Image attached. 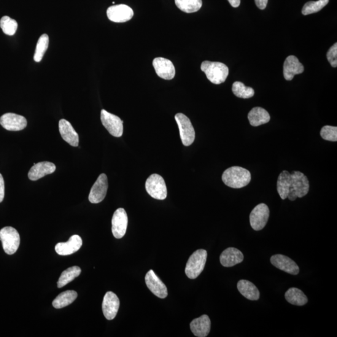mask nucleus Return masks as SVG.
I'll list each match as a JSON object with an SVG mask.
<instances>
[{
	"mask_svg": "<svg viewBox=\"0 0 337 337\" xmlns=\"http://www.w3.org/2000/svg\"><path fill=\"white\" fill-rule=\"evenodd\" d=\"M222 179L223 183L229 187L240 189L249 184L251 180V174L246 169L234 166L223 172Z\"/></svg>",
	"mask_w": 337,
	"mask_h": 337,
	"instance_id": "1",
	"label": "nucleus"
},
{
	"mask_svg": "<svg viewBox=\"0 0 337 337\" xmlns=\"http://www.w3.org/2000/svg\"><path fill=\"white\" fill-rule=\"evenodd\" d=\"M82 269L78 266L71 267L62 272L57 283L58 287L61 288L65 286L74 279L80 276Z\"/></svg>",
	"mask_w": 337,
	"mask_h": 337,
	"instance_id": "29",
	"label": "nucleus"
},
{
	"mask_svg": "<svg viewBox=\"0 0 337 337\" xmlns=\"http://www.w3.org/2000/svg\"><path fill=\"white\" fill-rule=\"evenodd\" d=\"M128 223V215L125 210L118 209L113 214L112 219V233L115 238L121 239L125 236Z\"/></svg>",
	"mask_w": 337,
	"mask_h": 337,
	"instance_id": "11",
	"label": "nucleus"
},
{
	"mask_svg": "<svg viewBox=\"0 0 337 337\" xmlns=\"http://www.w3.org/2000/svg\"><path fill=\"white\" fill-rule=\"evenodd\" d=\"M320 136L323 139L331 142L337 141V128L335 126H325L320 131Z\"/></svg>",
	"mask_w": 337,
	"mask_h": 337,
	"instance_id": "35",
	"label": "nucleus"
},
{
	"mask_svg": "<svg viewBox=\"0 0 337 337\" xmlns=\"http://www.w3.org/2000/svg\"><path fill=\"white\" fill-rule=\"evenodd\" d=\"M5 197V181L2 174H0V203L4 201Z\"/></svg>",
	"mask_w": 337,
	"mask_h": 337,
	"instance_id": "37",
	"label": "nucleus"
},
{
	"mask_svg": "<svg viewBox=\"0 0 337 337\" xmlns=\"http://www.w3.org/2000/svg\"><path fill=\"white\" fill-rule=\"evenodd\" d=\"M101 120L102 124L112 136L120 137L123 134V121L120 118L102 109Z\"/></svg>",
	"mask_w": 337,
	"mask_h": 337,
	"instance_id": "8",
	"label": "nucleus"
},
{
	"mask_svg": "<svg viewBox=\"0 0 337 337\" xmlns=\"http://www.w3.org/2000/svg\"><path fill=\"white\" fill-rule=\"evenodd\" d=\"M291 185L287 198L293 201L297 198L306 196L310 189L308 178L301 172L294 171L291 174Z\"/></svg>",
	"mask_w": 337,
	"mask_h": 337,
	"instance_id": "3",
	"label": "nucleus"
},
{
	"mask_svg": "<svg viewBox=\"0 0 337 337\" xmlns=\"http://www.w3.org/2000/svg\"><path fill=\"white\" fill-rule=\"evenodd\" d=\"M82 239L78 235L70 237L67 242H59L56 245L55 250L59 255H69L77 252L82 247Z\"/></svg>",
	"mask_w": 337,
	"mask_h": 337,
	"instance_id": "18",
	"label": "nucleus"
},
{
	"mask_svg": "<svg viewBox=\"0 0 337 337\" xmlns=\"http://www.w3.org/2000/svg\"><path fill=\"white\" fill-rule=\"evenodd\" d=\"M120 302L118 296L113 292H107L104 295L102 308L107 320L115 319L120 308Z\"/></svg>",
	"mask_w": 337,
	"mask_h": 337,
	"instance_id": "16",
	"label": "nucleus"
},
{
	"mask_svg": "<svg viewBox=\"0 0 337 337\" xmlns=\"http://www.w3.org/2000/svg\"><path fill=\"white\" fill-rule=\"evenodd\" d=\"M255 2L258 9L264 10L268 5V0H255Z\"/></svg>",
	"mask_w": 337,
	"mask_h": 337,
	"instance_id": "38",
	"label": "nucleus"
},
{
	"mask_svg": "<svg viewBox=\"0 0 337 337\" xmlns=\"http://www.w3.org/2000/svg\"><path fill=\"white\" fill-rule=\"evenodd\" d=\"M270 215V211L265 204H260L255 207L250 214V223L255 231H260L265 228L268 223Z\"/></svg>",
	"mask_w": 337,
	"mask_h": 337,
	"instance_id": "9",
	"label": "nucleus"
},
{
	"mask_svg": "<svg viewBox=\"0 0 337 337\" xmlns=\"http://www.w3.org/2000/svg\"><path fill=\"white\" fill-rule=\"evenodd\" d=\"M201 68L206 74L207 79L215 85L225 82L229 75L228 67L220 62L203 61Z\"/></svg>",
	"mask_w": 337,
	"mask_h": 337,
	"instance_id": "2",
	"label": "nucleus"
},
{
	"mask_svg": "<svg viewBox=\"0 0 337 337\" xmlns=\"http://www.w3.org/2000/svg\"><path fill=\"white\" fill-rule=\"evenodd\" d=\"M250 125L257 127L269 122L271 117L265 109L260 107H253L248 115Z\"/></svg>",
	"mask_w": 337,
	"mask_h": 337,
	"instance_id": "25",
	"label": "nucleus"
},
{
	"mask_svg": "<svg viewBox=\"0 0 337 337\" xmlns=\"http://www.w3.org/2000/svg\"><path fill=\"white\" fill-rule=\"evenodd\" d=\"M48 45H49V36L47 34H42L37 42L34 55V60L37 63L42 61L46 51L48 50Z\"/></svg>",
	"mask_w": 337,
	"mask_h": 337,
	"instance_id": "31",
	"label": "nucleus"
},
{
	"mask_svg": "<svg viewBox=\"0 0 337 337\" xmlns=\"http://www.w3.org/2000/svg\"><path fill=\"white\" fill-rule=\"evenodd\" d=\"M107 16L113 22L125 23L131 20L134 16V12L128 5L121 4L108 8Z\"/></svg>",
	"mask_w": 337,
	"mask_h": 337,
	"instance_id": "10",
	"label": "nucleus"
},
{
	"mask_svg": "<svg viewBox=\"0 0 337 337\" xmlns=\"http://www.w3.org/2000/svg\"><path fill=\"white\" fill-rule=\"evenodd\" d=\"M17 21L8 16L2 17L0 20V27L5 34L13 36L18 29Z\"/></svg>",
	"mask_w": 337,
	"mask_h": 337,
	"instance_id": "33",
	"label": "nucleus"
},
{
	"mask_svg": "<svg viewBox=\"0 0 337 337\" xmlns=\"http://www.w3.org/2000/svg\"><path fill=\"white\" fill-rule=\"evenodd\" d=\"M77 297L76 291L67 290L57 296L53 302V306L57 309L63 308L73 303Z\"/></svg>",
	"mask_w": 337,
	"mask_h": 337,
	"instance_id": "28",
	"label": "nucleus"
},
{
	"mask_svg": "<svg viewBox=\"0 0 337 337\" xmlns=\"http://www.w3.org/2000/svg\"><path fill=\"white\" fill-rule=\"evenodd\" d=\"M154 67L158 77L164 80L173 79L176 74V69L173 63L169 59L164 58H156L153 62Z\"/></svg>",
	"mask_w": 337,
	"mask_h": 337,
	"instance_id": "14",
	"label": "nucleus"
},
{
	"mask_svg": "<svg viewBox=\"0 0 337 337\" xmlns=\"http://www.w3.org/2000/svg\"><path fill=\"white\" fill-rule=\"evenodd\" d=\"M228 1L230 3L231 6L234 8L239 7L241 4V0H228Z\"/></svg>",
	"mask_w": 337,
	"mask_h": 337,
	"instance_id": "39",
	"label": "nucleus"
},
{
	"mask_svg": "<svg viewBox=\"0 0 337 337\" xmlns=\"http://www.w3.org/2000/svg\"><path fill=\"white\" fill-rule=\"evenodd\" d=\"M56 171L55 164L50 162L43 161L35 164L28 172L29 179L37 180L47 175L53 174Z\"/></svg>",
	"mask_w": 337,
	"mask_h": 337,
	"instance_id": "20",
	"label": "nucleus"
},
{
	"mask_svg": "<svg viewBox=\"0 0 337 337\" xmlns=\"http://www.w3.org/2000/svg\"><path fill=\"white\" fill-rule=\"evenodd\" d=\"M232 90L234 95L240 98H250L255 94L254 90L252 88L247 87L243 83L239 82L234 83Z\"/></svg>",
	"mask_w": 337,
	"mask_h": 337,
	"instance_id": "32",
	"label": "nucleus"
},
{
	"mask_svg": "<svg viewBox=\"0 0 337 337\" xmlns=\"http://www.w3.org/2000/svg\"><path fill=\"white\" fill-rule=\"evenodd\" d=\"M239 292L250 301H257L260 297V292L257 287L247 280H241L237 284Z\"/></svg>",
	"mask_w": 337,
	"mask_h": 337,
	"instance_id": "24",
	"label": "nucleus"
},
{
	"mask_svg": "<svg viewBox=\"0 0 337 337\" xmlns=\"http://www.w3.org/2000/svg\"><path fill=\"white\" fill-rule=\"evenodd\" d=\"M327 58L331 66L333 67L337 66V43H335L330 49L328 50L327 54Z\"/></svg>",
	"mask_w": 337,
	"mask_h": 337,
	"instance_id": "36",
	"label": "nucleus"
},
{
	"mask_svg": "<svg viewBox=\"0 0 337 337\" xmlns=\"http://www.w3.org/2000/svg\"><path fill=\"white\" fill-rule=\"evenodd\" d=\"M211 320L207 315L194 319L191 322L190 328L194 335L198 337H206L211 331Z\"/></svg>",
	"mask_w": 337,
	"mask_h": 337,
	"instance_id": "22",
	"label": "nucleus"
},
{
	"mask_svg": "<svg viewBox=\"0 0 337 337\" xmlns=\"http://www.w3.org/2000/svg\"><path fill=\"white\" fill-rule=\"evenodd\" d=\"M0 125L10 131L23 130L27 126L26 119L15 113H6L0 117Z\"/></svg>",
	"mask_w": 337,
	"mask_h": 337,
	"instance_id": "12",
	"label": "nucleus"
},
{
	"mask_svg": "<svg viewBox=\"0 0 337 337\" xmlns=\"http://www.w3.org/2000/svg\"><path fill=\"white\" fill-rule=\"evenodd\" d=\"M145 282L147 287L154 295L161 298H166L168 296V288L166 285L156 276L153 270H151L145 275Z\"/></svg>",
	"mask_w": 337,
	"mask_h": 337,
	"instance_id": "15",
	"label": "nucleus"
},
{
	"mask_svg": "<svg viewBox=\"0 0 337 337\" xmlns=\"http://www.w3.org/2000/svg\"><path fill=\"white\" fill-rule=\"evenodd\" d=\"M244 255L241 251L234 247H229L223 250L220 256L221 264L226 268H231L241 263Z\"/></svg>",
	"mask_w": 337,
	"mask_h": 337,
	"instance_id": "21",
	"label": "nucleus"
},
{
	"mask_svg": "<svg viewBox=\"0 0 337 337\" xmlns=\"http://www.w3.org/2000/svg\"><path fill=\"white\" fill-rule=\"evenodd\" d=\"M329 0H319L317 2H309L305 4L303 11L304 15H308L319 12L328 4Z\"/></svg>",
	"mask_w": 337,
	"mask_h": 337,
	"instance_id": "34",
	"label": "nucleus"
},
{
	"mask_svg": "<svg viewBox=\"0 0 337 337\" xmlns=\"http://www.w3.org/2000/svg\"><path fill=\"white\" fill-rule=\"evenodd\" d=\"M179 127L180 139L185 146H190L195 139V131L190 119L182 113H177L175 116Z\"/></svg>",
	"mask_w": 337,
	"mask_h": 337,
	"instance_id": "7",
	"label": "nucleus"
},
{
	"mask_svg": "<svg viewBox=\"0 0 337 337\" xmlns=\"http://www.w3.org/2000/svg\"><path fill=\"white\" fill-rule=\"evenodd\" d=\"M304 71L303 64L300 63L295 56H289L285 59L284 64V76L285 79L291 81L296 74L303 73Z\"/></svg>",
	"mask_w": 337,
	"mask_h": 337,
	"instance_id": "23",
	"label": "nucleus"
},
{
	"mask_svg": "<svg viewBox=\"0 0 337 337\" xmlns=\"http://www.w3.org/2000/svg\"><path fill=\"white\" fill-rule=\"evenodd\" d=\"M291 174L287 171H284L280 174L277 180V189L280 198L283 200L287 198L291 185Z\"/></svg>",
	"mask_w": 337,
	"mask_h": 337,
	"instance_id": "26",
	"label": "nucleus"
},
{
	"mask_svg": "<svg viewBox=\"0 0 337 337\" xmlns=\"http://www.w3.org/2000/svg\"><path fill=\"white\" fill-rule=\"evenodd\" d=\"M108 182L106 174H101L91 188L89 201L93 204H98L104 200L106 196Z\"/></svg>",
	"mask_w": 337,
	"mask_h": 337,
	"instance_id": "13",
	"label": "nucleus"
},
{
	"mask_svg": "<svg viewBox=\"0 0 337 337\" xmlns=\"http://www.w3.org/2000/svg\"><path fill=\"white\" fill-rule=\"evenodd\" d=\"M177 7L185 13H192L198 12L202 5V0H175Z\"/></svg>",
	"mask_w": 337,
	"mask_h": 337,
	"instance_id": "30",
	"label": "nucleus"
},
{
	"mask_svg": "<svg viewBox=\"0 0 337 337\" xmlns=\"http://www.w3.org/2000/svg\"><path fill=\"white\" fill-rule=\"evenodd\" d=\"M145 190L154 199L164 200L168 195L165 181L160 175L153 174L145 182Z\"/></svg>",
	"mask_w": 337,
	"mask_h": 337,
	"instance_id": "6",
	"label": "nucleus"
},
{
	"mask_svg": "<svg viewBox=\"0 0 337 337\" xmlns=\"http://www.w3.org/2000/svg\"><path fill=\"white\" fill-rule=\"evenodd\" d=\"M0 241L5 253L13 255L17 251L20 244V236L18 231L12 227H5L0 231Z\"/></svg>",
	"mask_w": 337,
	"mask_h": 337,
	"instance_id": "5",
	"label": "nucleus"
},
{
	"mask_svg": "<svg viewBox=\"0 0 337 337\" xmlns=\"http://www.w3.org/2000/svg\"><path fill=\"white\" fill-rule=\"evenodd\" d=\"M59 130L62 138L73 147L78 146L79 136L71 123L64 119L59 122Z\"/></svg>",
	"mask_w": 337,
	"mask_h": 337,
	"instance_id": "19",
	"label": "nucleus"
},
{
	"mask_svg": "<svg viewBox=\"0 0 337 337\" xmlns=\"http://www.w3.org/2000/svg\"><path fill=\"white\" fill-rule=\"evenodd\" d=\"M207 252L206 250L199 249L191 255L186 264L185 273L191 279H195L202 273L206 265Z\"/></svg>",
	"mask_w": 337,
	"mask_h": 337,
	"instance_id": "4",
	"label": "nucleus"
},
{
	"mask_svg": "<svg viewBox=\"0 0 337 337\" xmlns=\"http://www.w3.org/2000/svg\"><path fill=\"white\" fill-rule=\"evenodd\" d=\"M285 297L288 303L297 306H303L308 302L303 291L295 287L289 288L285 293Z\"/></svg>",
	"mask_w": 337,
	"mask_h": 337,
	"instance_id": "27",
	"label": "nucleus"
},
{
	"mask_svg": "<svg viewBox=\"0 0 337 337\" xmlns=\"http://www.w3.org/2000/svg\"><path fill=\"white\" fill-rule=\"evenodd\" d=\"M271 261L272 265L276 268L288 274L297 275L300 271L294 261L284 255L277 254L272 256Z\"/></svg>",
	"mask_w": 337,
	"mask_h": 337,
	"instance_id": "17",
	"label": "nucleus"
}]
</instances>
